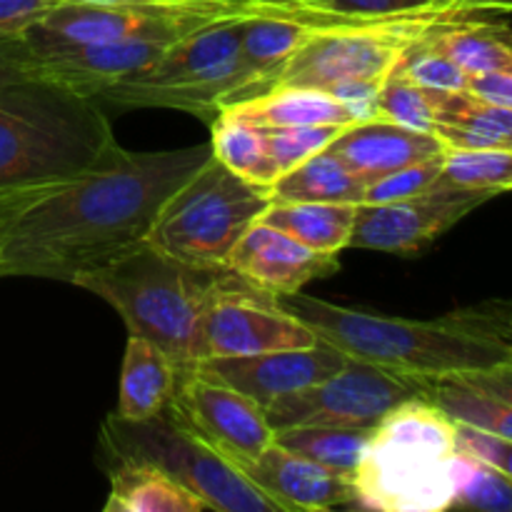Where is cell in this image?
<instances>
[{
  "instance_id": "1",
  "label": "cell",
  "mask_w": 512,
  "mask_h": 512,
  "mask_svg": "<svg viewBox=\"0 0 512 512\" xmlns=\"http://www.w3.org/2000/svg\"><path fill=\"white\" fill-rule=\"evenodd\" d=\"M210 143L160 153L120 148L95 168L0 195V278L78 283L150 238L160 210L208 160Z\"/></svg>"
},
{
  "instance_id": "2",
  "label": "cell",
  "mask_w": 512,
  "mask_h": 512,
  "mask_svg": "<svg viewBox=\"0 0 512 512\" xmlns=\"http://www.w3.org/2000/svg\"><path fill=\"white\" fill-rule=\"evenodd\" d=\"M275 300L348 358L365 360L408 378H460L512 360L508 343L475 333L455 323L450 315L438 320L388 318L303 293L275 295Z\"/></svg>"
},
{
  "instance_id": "3",
  "label": "cell",
  "mask_w": 512,
  "mask_h": 512,
  "mask_svg": "<svg viewBox=\"0 0 512 512\" xmlns=\"http://www.w3.org/2000/svg\"><path fill=\"white\" fill-rule=\"evenodd\" d=\"M118 150L95 98L40 75L0 88V195L63 183Z\"/></svg>"
},
{
  "instance_id": "4",
  "label": "cell",
  "mask_w": 512,
  "mask_h": 512,
  "mask_svg": "<svg viewBox=\"0 0 512 512\" xmlns=\"http://www.w3.org/2000/svg\"><path fill=\"white\" fill-rule=\"evenodd\" d=\"M238 280L228 265L185 263L145 240L75 285L113 305L130 335L148 338L178 370H188L198 360L200 325L210 303Z\"/></svg>"
},
{
  "instance_id": "5",
  "label": "cell",
  "mask_w": 512,
  "mask_h": 512,
  "mask_svg": "<svg viewBox=\"0 0 512 512\" xmlns=\"http://www.w3.org/2000/svg\"><path fill=\"white\" fill-rule=\"evenodd\" d=\"M458 423L428 398L395 405L373 430L355 468L353 505L380 512L453 508Z\"/></svg>"
},
{
  "instance_id": "6",
  "label": "cell",
  "mask_w": 512,
  "mask_h": 512,
  "mask_svg": "<svg viewBox=\"0 0 512 512\" xmlns=\"http://www.w3.org/2000/svg\"><path fill=\"white\" fill-rule=\"evenodd\" d=\"M473 15L485 13H475L465 5H443L423 13L390 15V18L335 13L328 23L315 28L303 48L285 60L273 75L230 95L223 108L290 85L335 93L343 85L383 83L415 43L443 25Z\"/></svg>"
},
{
  "instance_id": "7",
  "label": "cell",
  "mask_w": 512,
  "mask_h": 512,
  "mask_svg": "<svg viewBox=\"0 0 512 512\" xmlns=\"http://www.w3.org/2000/svg\"><path fill=\"white\" fill-rule=\"evenodd\" d=\"M100 453L113 463H148L223 512H285L243 470L185 428L170 408L145 420L108 415L100 428Z\"/></svg>"
},
{
  "instance_id": "8",
  "label": "cell",
  "mask_w": 512,
  "mask_h": 512,
  "mask_svg": "<svg viewBox=\"0 0 512 512\" xmlns=\"http://www.w3.org/2000/svg\"><path fill=\"white\" fill-rule=\"evenodd\" d=\"M245 20H218L175 40L148 70L110 85L98 98L118 108L180 110L213 123L225 98L243 83Z\"/></svg>"
},
{
  "instance_id": "9",
  "label": "cell",
  "mask_w": 512,
  "mask_h": 512,
  "mask_svg": "<svg viewBox=\"0 0 512 512\" xmlns=\"http://www.w3.org/2000/svg\"><path fill=\"white\" fill-rule=\"evenodd\" d=\"M270 190L210 158L160 210L148 243L195 265H225L230 250L270 208Z\"/></svg>"
},
{
  "instance_id": "10",
  "label": "cell",
  "mask_w": 512,
  "mask_h": 512,
  "mask_svg": "<svg viewBox=\"0 0 512 512\" xmlns=\"http://www.w3.org/2000/svg\"><path fill=\"white\" fill-rule=\"evenodd\" d=\"M260 0H188L175 5H88L60 3L23 33L35 55L73 45L115 40H175L210 23L255 18Z\"/></svg>"
},
{
  "instance_id": "11",
  "label": "cell",
  "mask_w": 512,
  "mask_h": 512,
  "mask_svg": "<svg viewBox=\"0 0 512 512\" xmlns=\"http://www.w3.org/2000/svg\"><path fill=\"white\" fill-rule=\"evenodd\" d=\"M410 398H423L420 378L348 358L330 378L265 405V418L275 433L303 425L373 430L395 405Z\"/></svg>"
},
{
  "instance_id": "12",
  "label": "cell",
  "mask_w": 512,
  "mask_h": 512,
  "mask_svg": "<svg viewBox=\"0 0 512 512\" xmlns=\"http://www.w3.org/2000/svg\"><path fill=\"white\" fill-rule=\"evenodd\" d=\"M315 343L318 335L280 308L275 295L240 278L210 303L200 325L198 360L310 348Z\"/></svg>"
},
{
  "instance_id": "13",
  "label": "cell",
  "mask_w": 512,
  "mask_h": 512,
  "mask_svg": "<svg viewBox=\"0 0 512 512\" xmlns=\"http://www.w3.org/2000/svg\"><path fill=\"white\" fill-rule=\"evenodd\" d=\"M168 408L185 428L238 468L253 463L275 440L263 405L193 368L178 370Z\"/></svg>"
},
{
  "instance_id": "14",
  "label": "cell",
  "mask_w": 512,
  "mask_h": 512,
  "mask_svg": "<svg viewBox=\"0 0 512 512\" xmlns=\"http://www.w3.org/2000/svg\"><path fill=\"white\" fill-rule=\"evenodd\" d=\"M490 198L493 195L478 190L433 185L393 203H363L358 205L348 248L418 255Z\"/></svg>"
},
{
  "instance_id": "15",
  "label": "cell",
  "mask_w": 512,
  "mask_h": 512,
  "mask_svg": "<svg viewBox=\"0 0 512 512\" xmlns=\"http://www.w3.org/2000/svg\"><path fill=\"white\" fill-rule=\"evenodd\" d=\"M345 363L348 355L343 350L318 338V343L310 348L270 350L258 355H238V358H205L198 360L193 370L248 395L265 408L283 395L300 393L330 378Z\"/></svg>"
},
{
  "instance_id": "16",
  "label": "cell",
  "mask_w": 512,
  "mask_h": 512,
  "mask_svg": "<svg viewBox=\"0 0 512 512\" xmlns=\"http://www.w3.org/2000/svg\"><path fill=\"white\" fill-rule=\"evenodd\" d=\"M230 270L270 295L300 293L338 270V255L318 253L268 223H253L225 260Z\"/></svg>"
},
{
  "instance_id": "17",
  "label": "cell",
  "mask_w": 512,
  "mask_h": 512,
  "mask_svg": "<svg viewBox=\"0 0 512 512\" xmlns=\"http://www.w3.org/2000/svg\"><path fill=\"white\" fill-rule=\"evenodd\" d=\"M168 45L165 40H115L58 48L35 55V75L98 100L105 88L148 70Z\"/></svg>"
},
{
  "instance_id": "18",
  "label": "cell",
  "mask_w": 512,
  "mask_h": 512,
  "mask_svg": "<svg viewBox=\"0 0 512 512\" xmlns=\"http://www.w3.org/2000/svg\"><path fill=\"white\" fill-rule=\"evenodd\" d=\"M240 470L285 512H323L353 505L350 478H343L293 450H285L275 440L253 463Z\"/></svg>"
},
{
  "instance_id": "19",
  "label": "cell",
  "mask_w": 512,
  "mask_h": 512,
  "mask_svg": "<svg viewBox=\"0 0 512 512\" xmlns=\"http://www.w3.org/2000/svg\"><path fill=\"white\" fill-rule=\"evenodd\" d=\"M330 153L338 155L358 178L365 183L395 173L400 168L420 163V160L445 155L448 148L435 133L405 128L383 118H370L340 128L330 140Z\"/></svg>"
},
{
  "instance_id": "20",
  "label": "cell",
  "mask_w": 512,
  "mask_h": 512,
  "mask_svg": "<svg viewBox=\"0 0 512 512\" xmlns=\"http://www.w3.org/2000/svg\"><path fill=\"white\" fill-rule=\"evenodd\" d=\"M178 385V365L165 350L148 338L130 335L125 345L120 373L118 415L128 420H145L163 413Z\"/></svg>"
},
{
  "instance_id": "21",
  "label": "cell",
  "mask_w": 512,
  "mask_h": 512,
  "mask_svg": "<svg viewBox=\"0 0 512 512\" xmlns=\"http://www.w3.org/2000/svg\"><path fill=\"white\" fill-rule=\"evenodd\" d=\"M433 133L448 150L512 148V108L468 90L440 93Z\"/></svg>"
},
{
  "instance_id": "22",
  "label": "cell",
  "mask_w": 512,
  "mask_h": 512,
  "mask_svg": "<svg viewBox=\"0 0 512 512\" xmlns=\"http://www.w3.org/2000/svg\"><path fill=\"white\" fill-rule=\"evenodd\" d=\"M230 113L260 128H298V125H345L358 123L353 110L340 103L335 95L318 88H303V85H290V88L270 90L245 103L230 105Z\"/></svg>"
},
{
  "instance_id": "23",
  "label": "cell",
  "mask_w": 512,
  "mask_h": 512,
  "mask_svg": "<svg viewBox=\"0 0 512 512\" xmlns=\"http://www.w3.org/2000/svg\"><path fill=\"white\" fill-rule=\"evenodd\" d=\"M105 512H205V500L148 463L108 465Z\"/></svg>"
},
{
  "instance_id": "24",
  "label": "cell",
  "mask_w": 512,
  "mask_h": 512,
  "mask_svg": "<svg viewBox=\"0 0 512 512\" xmlns=\"http://www.w3.org/2000/svg\"><path fill=\"white\" fill-rule=\"evenodd\" d=\"M365 180L328 148L310 155L270 185L273 203H365Z\"/></svg>"
},
{
  "instance_id": "25",
  "label": "cell",
  "mask_w": 512,
  "mask_h": 512,
  "mask_svg": "<svg viewBox=\"0 0 512 512\" xmlns=\"http://www.w3.org/2000/svg\"><path fill=\"white\" fill-rule=\"evenodd\" d=\"M358 205L350 203H270L260 223L280 228L318 253L340 255L348 248Z\"/></svg>"
},
{
  "instance_id": "26",
  "label": "cell",
  "mask_w": 512,
  "mask_h": 512,
  "mask_svg": "<svg viewBox=\"0 0 512 512\" xmlns=\"http://www.w3.org/2000/svg\"><path fill=\"white\" fill-rule=\"evenodd\" d=\"M433 43L468 75L512 70V28L488 15L443 25L433 33Z\"/></svg>"
},
{
  "instance_id": "27",
  "label": "cell",
  "mask_w": 512,
  "mask_h": 512,
  "mask_svg": "<svg viewBox=\"0 0 512 512\" xmlns=\"http://www.w3.org/2000/svg\"><path fill=\"white\" fill-rule=\"evenodd\" d=\"M210 148L223 165L243 175L255 185L270 188L280 178V170L265 143V130L260 125L238 118L230 110H220L210 123Z\"/></svg>"
},
{
  "instance_id": "28",
  "label": "cell",
  "mask_w": 512,
  "mask_h": 512,
  "mask_svg": "<svg viewBox=\"0 0 512 512\" xmlns=\"http://www.w3.org/2000/svg\"><path fill=\"white\" fill-rule=\"evenodd\" d=\"M423 398L438 405L455 423L470 425L512 443V403L508 400L483 393L460 378L423 380Z\"/></svg>"
},
{
  "instance_id": "29",
  "label": "cell",
  "mask_w": 512,
  "mask_h": 512,
  "mask_svg": "<svg viewBox=\"0 0 512 512\" xmlns=\"http://www.w3.org/2000/svg\"><path fill=\"white\" fill-rule=\"evenodd\" d=\"M368 438L370 430L328 428V425H303V428H288L275 433V443L283 445L285 450H293L343 478H353Z\"/></svg>"
},
{
  "instance_id": "30",
  "label": "cell",
  "mask_w": 512,
  "mask_h": 512,
  "mask_svg": "<svg viewBox=\"0 0 512 512\" xmlns=\"http://www.w3.org/2000/svg\"><path fill=\"white\" fill-rule=\"evenodd\" d=\"M435 185L495 195L512 190V148L448 150Z\"/></svg>"
},
{
  "instance_id": "31",
  "label": "cell",
  "mask_w": 512,
  "mask_h": 512,
  "mask_svg": "<svg viewBox=\"0 0 512 512\" xmlns=\"http://www.w3.org/2000/svg\"><path fill=\"white\" fill-rule=\"evenodd\" d=\"M455 500L453 508L512 512V478L485 460L468 453L455 455Z\"/></svg>"
},
{
  "instance_id": "32",
  "label": "cell",
  "mask_w": 512,
  "mask_h": 512,
  "mask_svg": "<svg viewBox=\"0 0 512 512\" xmlns=\"http://www.w3.org/2000/svg\"><path fill=\"white\" fill-rule=\"evenodd\" d=\"M440 90H430L410 80L398 68L383 80L375 100V118L433 133Z\"/></svg>"
},
{
  "instance_id": "33",
  "label": "cell",
  "mask_w": 512,
  "mask_h": 512,
  "mask_svg": "<svg viewBox=\"0 0 512 512\" xmlns=\"http://www.w3.org/2000/svg\"><path fill=\"white\" fill-rule=\"evenodd\" d=\"M433 33L408 50V55L400 60L398 70L423 88L440 90V93L468 90L470 75L433 43Z\"/></svg>"
},
{
  "instance_id": "34",
  "label": "cell",
  "mask_w": 512,
  "mask_h": 512,
  "mask_svg": "<svg viewBox=\"0 0 512 512\" xmlns=\"http://www.w3.org/2000/svg\"><path fill=\"white\" fill-rule=\"evenodd\" d=\"M265 143L280 175L320 153L340 133V125H298V128H263Z\"/></svg>"
},
{
  "instance_id": "35",
  "label": "cell",
  "mask_w": 512,
  "mask_h": 512,
  "mask_svg": "<svg viewBox=\"0 0 512 512\" xmlns=\"http://www.w3.org/2000/svg\"><path fill=\"white\" fill-rule=\"evenodd\" d=\"M443 160L445 155H435V158L420 160V163L373 180V183L365 185V203H393V200L410 198V195L433 188L435 180L440 178V170H443Z\"/></svg>"
},
{
  "instance_id": "36",
  "label": "cell",
  "mask_w": 512,
  "mask_h": 512,
  "mask_svg": "<svg viewBox=\"0 0 512 512\" xmlns=\"http://www.w3.org/2000/svg\"><path fill=\"white\" fill-rule=\"evenodd\" d=\"M455 323L475 330V333L490 335L512 348V298H493L485 303L470 305L448 313Z\"/></svg>"
},
{
  "instance_id": "37",
  "label": "cell",
  "mask_w": 512,
  "mask_h": 512,
  "mask_svg": "<svg viewBox=\"0 0 512 512\" xmlns=\"http://www.w3.org/2000/svg\"><path fill=\"white\" fill-rule=\"evenodd\" d=\"M443 5L463 3H458V0H330V10L345 15H360V18H390V15L423 13V10L443 8Z\"/></svg>"
},
{
  "instance_id": "38",
  "label": "cell",
  "mask_w": 512,
  "mask_h": 512,
  "mask_svg": "<svg viewBox=\"0 0 512 512\" xmlns=\"http://www.w3.org/2000/svg\"><path fill=\"white\" fill-rule=\"evenodd\" d=\"M458 450L460 453H468V455H473V458L495 465V468L503 470L505 475H510L512 478V443L510 440H503V438H498V435L483 433V430L458 423Z\"/></svg>"
},
{
  "instance_id": "39",
  "label": "cell",
  "mask_w": 512,
  "mask_h": 512,
  "mask_svg": "<svg viewBox=\"0 0 512 512\" xmlns=\"http://www.w3.org/2000/svg\"><path fill=\"white\" fill-rule=\"evenodd\" d=\"M35 75V53L20 35H0V88Z\"/></svg>"
},
{
  "instance_id": "40",
  "label": "cell",
  "mask_w": 512,
  "mask_h": 512,
  "mask_svg": "<svg viewBox=\"0 0 512 512\" xmlns=\"http://www.w3.org/2000/svg\"><path fill=\"white\" fill-rule=\"evenodd\" d=\"M60 0H0V35H20L38 23Z\"/></svg>"
},
{
  "instance_id": "41",
  "label": "cell",
  "mask_w": 512,
  "mask_h": 512,
  "mask_svg": "<svg viewBox=\"0 0 512 512\" xmlns=\"http://www.w3.org/2000/svg\"><path fill=\"white\" fill-rule=\"evenodd\" d=\"M468 93L490 103L512 108V70H495V73H480L468 78Z\"/></svg>"
},
{
  "instance_id": "42",
  "label": "cell",
  "mask_w": 512,
  "mask_h": 512,
  "mask_svg": "<svg viewBox=\"0 0 512 512\" xmlns=\"http://www.w3.org/2000/svg\"><path fill=\"white\" fill-rule=\"evenodd\" d=\"M460 380H465L473 388L483 390V393H490L495 398H503L512 403V360L498 365V368L483 370V373L460 375Z\"/></svg>"
},
{
  "instance_id": "43",
  "label": "cell",
  "mask_w": 512,
  "mask_h": 512,
  "mask_svg": "<svg viewBox=\"0 0 512 512\" xmlns=\"http://www.w3.org/2000/svg\"><path fill=\"white\" fill-rule=\"evenodd\" d=\"M485 15H512V0H458Z\"/></svg>"
},
{
  "instance_id": "44",
  "label": "cell",
  "mask_w": 512,
  "mask_h": 512,
  "mask_svg": "<svg viewBox=\"0 0 512 512\" xmlns=\"http://www.w3.org/2000/svg\"><path fill=\"white\" fill-rule=\"evenodd\" d=\"M60 3H88V5H175L188 0H60Z\"/></svg>"
},
{
  "instance_id": "45",
  "label": "cell",
  "mask_w": 512,
  "mask_h": 512,
  "mask_svg": "<svg viewBox=\"0 0 512 512\" xmlns=\"http://www.w3.org/2000/svg\"><path fill=\"white\" fill-rule=\"evenodd\" d=\"M265 3H293V5H313V8H330V0H265Z\"/></svg>"
}]
</instances>
